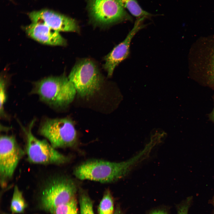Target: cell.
I'll use <instances>...</instances> for the list:
<instances>
[{
	"instance_id": "1",
	"label": "cell",
	"mask_w": 214,
	"mask_h": 214,
	"mask_svg": "<svg viewBox=\"0 0 214 214\" xmlns=\"http://www.w3.org/2000/svg\"><path fill=\"white\" fill-rule=\"evenodd\" d=\"M188 60L190 77L214 89V34L201 36L195 41Z\"/></svg>"
},
{
	"instance_id": "2",
	"label": "cell",
	"mask_w": 214,
	"mask_h": 214,
	"mask_svg": "<svg viewBox=\"0 0 214 214\" xmlns=\"http://www.w3.org/2000/svg\"><path fill=\"white\" fill-rule=\"evenodd\" d=\"M76 90L68 78L64 76L50 77L36 82L32 93L40 99L55 108L67 106L75 97Z\"/></svg>"
},
{
	"instance_id": "3",
	"label": "cell",
	"mask_w": 214,
	"mask_h": 214,
	"mask_svg": "<svg viewBox=\"0 0 214 214\" xmlns=\"http://www.w3.org/2000/svg\"><path fill=\"white\" fill-rule=\"evenodd\" d=\"M76 185L71 179L56 176L47 180L40 192V206L51 212L58 206L66 203L76 196Z\"/></svg>"
},
{
	"instance_id": "4",
	"label": "cell",
	"mask_w": 214,
	"mask_h": 214,
	"mask_svg": "<svg viewBox=\"0 0 214 214\" xmlns=\"http://www.w3.org/2000/svg\"><path fill=\"white\" fill-rule=\"evenodd\" d=\"M127 166L126 163H125L94 160L79 165L74 170V174L81 180L110 182L121 177L125 172Z\"/></svg>"
},
{
	"instance_id": "5",
	"label": "cell",
	"mask_w": 214,
	"mask_h": 214,
	"mask_svg": "<svg viewBox=\"0 0 214 214\" xmlns=\"http://www.w3.org/2000/svg\"><path fill=\"white\" fill-rule=\"evenodd\" d=\"M68 78L78 94L84 97L92 95L99 89L102 82L97 67L89 59L82 60L75 64Z\"/></svg>"
},
{
	"instance_id": "6",
	"label": "cell",
	"mask_w": 214,
	"mask_h": 214,
	"mask_svg": "<svg viewBox=\"0 0 214 214\" xmlns=\"http://www.w3.org/2000/svg\"><path fill=\"white\" fill-rule=\"evenodd\" d=\"M34 121L29 127L22 129L26 136V152L29 161L37 164H62L67 162L69 159L62 154L46 140H40L32 133V129Z\"/></svg>"
},
{
	"instance_id": "7",
	"label": "cell",
	"mask_w": 214,
	"mask_h": 214,
	"mask_svg": "<svg viewBox=\"0 0 214 214\" xmlns=\"http://www.w3.org/2000/svg\"><path fill=\"white\" fill-rule=\"evenodd\" d=\"M39 133L54 148L73 146L77 140L74 124L67 118H47L41 124Z\"/></svg>"
},
{
	"instance_id": "8",
	"label": "cell",
	"mask_w": 214,
	"mask_h": 214,
	"mask_svg": "<svg viewBox=\"0 0 214 214\" xmlns=\"http://www.w3.org/2000/svg\"><path fill=\"white\" fill-rule=\"evenodd\" d=\"M24 152L14 136L2 135L0 138V181L5 187L12 176Z\"/></svg>"
},
{
	"instance_id": "9",
	"label": "cell",
	"mask_w": 214,
	"mask_h": 214,
	"mask_svg": "<svg viewBox=\"0 0 214 214\" xmlns=\"http://www.w3.org/2000/svg\"><path fill=\"white\" fill-rule=\"evenodd\" d=\"M89 9L91 18L97 24L133 20L117 0H89Z\"/></svg>"
},
{
	"instance_id": "10",
	"label": "cell",
	"mask_w": 214,
	"mask_h": 214,
	"mask_svg": "<svg viewBox=\"0 0 214 214\" xmlns=\"http://www.w3.org/2000/svg\"><path fill=\"white\" fill-rule=\"evenodd\" d=\"M29 16L32 23H43L59 31L78 32L79 28L74 19L47 9L30 12Z\"/></svg>"
},
{
	"instance_id": "11",
	"label": "cell",
	"mask_w": 214,
	"mask_h": 214,
	"mask_svg": "<svg viewBox=\"0 0 214 214\" xmlns=\"http://www.w3.org/2000/svg\"><path fill=\"white\" fill-rule=\"evenodd\" d=\"M144 19L138 18L125 39L115 47L105 57V62L103 67L107 72L108 77L111 76L115 67L129 56L131 41L136 34L145 27V25L143 23Z\"/></svg>"
},
{
	"instance_id": "12",
	"label": "cell",
	"mask_w": 214,
	"mask_h": 214,
	"mask_svg": "<svg viewBox=\"0 0 214 214\" xmlns=\"http://www.w3.org/2000/svg\"><path fill=\"white\" fill-rule=\"evenodd\" d=\"M26 33L41 43L50 45H64L66 40L59 32L41 23H32L25 28Z\"/></svg>"
},
{
	"instance_id": "13",
	"label": "cell",
	"mask_w": 214,
	"mask_h": 214,
	"mask_svg": "<svg viewBox=\"0 0 214 214\" xmlns=\"http://www.w3.org/2000/svg\"><path fill=\"white\" fill-rule=\"evenodd\" d=\"M117 0L123 7L127 8L131 14L138 18H145L152 16L141 8L136 0Z\"/></svg>"
},
{
	"instance_id": "14",
	"label": "cell",
	"mask_w": 214,
	"mask_h": 214,
	"mask_svg": "<svg viewBox=\"0 0 214 214\" xmlns=\"http://www.w3.org/2000/svg\"><path fill=\"white\" fill-rule=\"evenodd\" d=\"M26 207L27 204L22 192L17 186H15L10 205L12 212L13 213H22L24 212Z\"/></svg>"
},
{
	"instance_id": "15",
	"label": "cell",
	"mask_w": 214,
	"mask_h": 214,
	"mask_svg": "<svg viewBox=\"0 0 214 214\" xmlns=\"http://www.w3.org/2000/svg\"><path fill=\"white\" fill-rule=\"evenodd\" d=\"M98 214H114V200L110 191H106L101 200L98 207Z\"/></svg>"
},
{
	"instance_id": "16",
	"label": "cell",
	"mask_w": 214,
	"mask_h": 214,
	"mask_svg": "<svg viewBox=\"0 0 214 214\" xmlns=\"http://www.w3.org/2000/svg\"><path fill=\"white\" fill-rule=\"evenodd\" d=\"M77 204L75 196L69 202L58 206L51 213L52 214H78Z\"/></svg>"
},
{
	"instance_id": "17",
	"label": "cell",
	"mask_w": 214,
	"mask_h": 214,
	"mask_svg": "<svg viewBox=\"0 0 214 214\" xmlns=\"http://www.w3.org/2000/svg\"><path fill=\"white\" fill-rule=\"evenodd\" d=\"M79 201L80 214H95L92 201L86 193L81 192Z\"/></svg>"
},
{
	"instance_id": "18",
	"label": "cell",
	"mask_w": 214,
	"mask_h": 214,
	"mask_svg": "<svg viewBox=\"0 0 214 214\" xmlns=\"http://www.w3.org/2000/svg\"><path fill=\"white\" fill-rule=\"evenodd\" d=\"M0 115L4 117L5 113L4 111V105L6 100V95L5 81L1 78L0 79Z\"/></svg>"
},
{
	"instance_id": "19",
	"label": "cell",
	"mask_w": 214,
	"mask_h": 214,
	"mask_svg": "<svg viewBox=\"0 0 214 214\" xmlns=\"http://www.w3.org/2000/svg\"><path fill=\"white\" fill-rule=\"evenodd\" d=\"M190 200V199H188L186 202L179 207L177 214H188Z\"/></svg>"
},
{
	"instance_id": "20",
	"label": "cell",
	"mask_w": 214,
	"mask_h": 214,
	"mask_svg": "<svg viewBox=\"0 0 214 214\" xmlns=\"http://www.w3.org/2000/svg\"><path fill=\"white\" fill-rule=\"evenodd\" d=\"M149 214H168V213L164 210L158 209L154 210Z\"/></svg>"
},
{
	"instance_id": "21",
	"label": "cell",
	"mask_w": 214,
	"mask_h": 214,
	"mask_svg": "<svg viewBox=\"0 0 214 214\" xmlns=\"http://www.w3.org/2000/svg\"><path fill=\"white\" fill-rule=\"evenodd\" d=\"M114 214H123L120 207H117L115 210Z\"/></svg>"
},
{
	"instance_id": "22",
	"label": "cell",
	"mask_w": 214,
	"mask_h": 214,
	"mask_svg": "<svg viewBox=\"0 0 214 214\" xmlns=\"http://www.w3.org/2000/svg\"><path fill=\"white\" fill-rule=\"evenodd\" d=\"M210 120L214 122V107L212 112L209 115Z\"/></svg>"
},
{
	"instance_id": "23",
	"label": "cell",
	"mask_w": 214,
	"mask_h": 214,
	"mask_svg": "<svg viewBox=\"0 0 214 214\" xmlns=\"http://www.w3.org/2000/svg\"><path fill=\"white\" fill-rule=\"evenodd\" d=\"M213 205H214V197H213Z\"/></svg>"
}]
</instances>
